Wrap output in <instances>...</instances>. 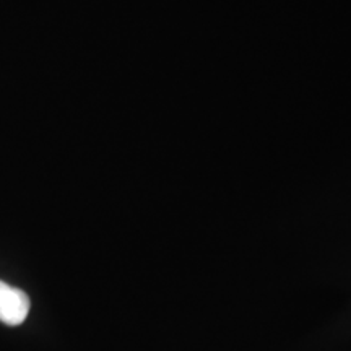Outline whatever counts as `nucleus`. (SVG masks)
Listing matches in <instances>:
<instances>
[{"instance_id":"obj_1","label":"nucleus","mask_w":351,"mask_h":351,"mask_svg":"<svg viewBox=\"0 0 351 351\" xmlns=\"http://www.w3.org/2000/svg\"><path fill=\"white\" fill-rule=\"evenodd\" d=\"M29 313V298L20 288L0 282V322L20 326Z\"/></svg>"}]
</instances>
